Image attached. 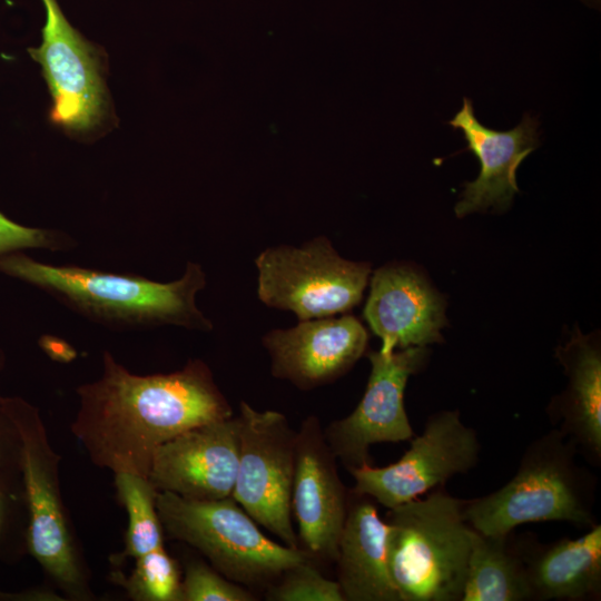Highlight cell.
I'll list each match as a JSON object with an SVG mask.
<instances>
[{
  "label": "cell",
  "mask_w": 601,
  "mask_h": 601,
  "mask_svg": "<svg viewBox=\"0 0 601 601\" xmlns=\"http://www.w3.org/2000/svg\"><path fill=\"white\" fill-rule=\"evenodd\" d=\"M70 431L92 464L148 477L155 451L190 428L230 418L210 368L190 359L178 371L139 375L102 353L100 376L77 387Z\"/></svg>",
  "instance_id": "1"
},
{
  "label": "cell",
  "mask_w": 601,
  "mask_h": 601,
  "mask_svg": "<svg viewBox=\"0 0 601 601\" xmlns=\"http://www.w3.org/2000/svg\"><path fill=\"white\" fill-rule=\"evenodd\" d=\"M0 273L29 284L83 317L118 329L174 325L208 332L213 323L196 304L206 274L188 262L176 280L161 283L131 273L53 265L21 252L0 254Z\"/></svg>",
  "instance_id": "2"
},
{
  "label": "cell",
  "mask_w": 601,
  "mask_h": 601,
  "mask_svg": "<svg viewBox=\"0 0 601 601\" xmlns=\"http://www.w3.org/2000/svg\"><path fill=\"white\" fill-rule=\"evenodd\" d=\"M578 447L553 427L525 449L515 474L496 491L464 502L469 525L484 535H508L531 522L595 524V479L577 464Z\"/></svg>",
  "instance_id": "3"
},
{
  "label": "cell",
  "mask_w": 601,
  "mask_h": 601,
  "mask_svg": "<svg viewBox=\"0 0 601 601\" xmlns=\"http://www.w3.org/2000/svg\"><path fill=\"white\" fill-rule=\"evenodd\" d=\"M443 491L390 509L386 555L401 601H461L473 529Z\"/></svg>",
  "instance_id": "4"
},
{
  "label": "cell",
  "mask_w": 601,
  "mask_h": 601,
  "mask_svg": "<svg viewBox=\"0 0 601 601\" xmlns=\"http://www.w3.org/2000/svg\"><path fill=\"white\" fill-rule=\"evenodd\" d=\"M2 401L22 444L28 553L67 600H92L88 570L61 496V456L49 442L38 407L19 396H3Z\"/></svg>",
  "instance_id": "5"
},
{
  "label": "cell",
  "mask_w": 601,
  "mask_h": 601,
  "mask_svg": "<svg viewBox=\"0 0 601 601\" xmlns=\"http://www.w3.org/2000/svg\"><path fill=\"white\" fill-rule=\"evenodd\" d=\"M162 530L198 550L220 574L247 587L270 585L289 568L312 559L275 542L231 497L199 501L158 491Z\"/></svg>",
  "instance_id": "6"
},
{
  "label": "cell",
  "mask_w": 601,
  "mask_h": 601,
  "mask_svg": "<svg viewBox=\"0 0 601 601\" xmlns=\"http://www.w3.org/2000/svg\"><path fill=\"white\" fill-rule=\"evenodd\" d=\"M255 264L258 298L269 307L293 312L298 321L351 311L362 300L371 274L368 263L341 257L326 237L299 247L266 248Z\"/></svg>",
  "instance_id": "7"
},
{
  "label": "cell",
  "mask_w": 601,
  "mask_h": 601,
  "mask_svg": "<svg viewBox=\"0 0 601 601\" xmlns=\"http://www.w3.org/2000/svg\"><path fill=\"white\" fill-rule=\"evenodd\" d=\"M235 418L238 469L231 497L283 544L298 549L292 523L296 431L283 413L257 411L246 402Z\"/></svg>",
  "instance_id": "8"
},
{
  "label": "cell",
  "mask_w": 601,
  "mask_h": 601,
  "mask_svg": "<svg viewBox=\"0 0 601 601\" xmlns=\"http://www.w3.org/2000/svg\"><path fill=\"white\" fill-rule=\"evenodd\" d=\"M411 440L410 449L395 463L349 470L355 481L352 493L390 510L467 473L479 462L476 432L462 422L459 411L434 413L422 434Z\"/></svg>",
  "instance_id": "9"
},
{
  "label": "cell",
  "mask_w": 601,
  "mask_h": 601,
  "mask_svg": "<svg viewBox=\"0 0 601 601\" xmlns=\"http://www.w3.org/2000/svg\"><path fill=\"white\" fill-rule=\"evenodd\" d=\"M426 357L425 346L368 353L371 373L359 403L349 415L323 428L333 454L348 471L370 464L371 445L414 436L404 392L408 377L423 366Z\"/></svg>",
  "instance_id": "10"
},
{
  "label": "cell",
  "mask_w": 601,
  "mask_h": 601,
  "mask_svg": "<svg viewBox=\"0 0 601 601\" xmlns=\"http://www.w3.org/2000/svg\"><path fill=\"white\" fill-rule=\"evenodd\" d=\"M46 23L39 47L28 52L48 83L58 126L86 132L100 125L106 112V91L99 57L93 47L66 19L57 0H42Z\"/></svg>",
  "instance_id": "11"
},
{
  "label": "cell",
  "mask_w": 601,
  "mask_h": 601,
  "mask_svg": "<svg viewBox=\"0 0 601 601\" xmlns=\"http://www.w3.org/2000/svg\"><path fill=\"white\" fill-rule=\"evenodd\" d=\"M321 421L307 416L296 431L292 512L298 545L313 560L335 562L348 499Z\"/></svg>",
  "instance_id": "12"
},
{
  "label": "cell",
  "mask_w": 601,
  "mask_h": 601,
  "mask_svg": "<svg viewBox=\"0 0 601 601\" xmlns=\"http://www.w3.org/2000/svg\"><path fill=\"white\" fill-rule=\"evenodd\" d=\"M238 469L236 418L199 425L162 443L148 480L157 491L211 501L231 496Z\"/></svg>",
  "instance_id": "13"
},
{
  "label": "cell",
  "mask_w": 601,
  "mask_h": 601,
  "mask_svg": "<svg viewBox=\"0 0 601 601\" xmlns=\"http://www.w3.org/2000/svg\"><path fill=\"white\" fill-rule=\"evenodd\" d=\"M367 332L352 315L327 316L273 329L263 338L272 359V375L303 391L344 375L364 354Z\"/></svg>",
  "instance_id": "14"
},
{
  "label": "cell",
  "mask_w": 601,
  "mask_h": 601,
  "mask_svg": "<svg viewBox=\"0 0 601 601\" xmlns=\"http://www.w3.org/2000/svg\"><path fill=\"white\" fill-rule=\"evenodd\" d=\"M461 130L467 142L465 150L480 160L479 177L465 184L461 200L455 206L457 217L493 207L505 210L519 193L516 169L521 161L540 146L539 122L529 114L511 130L497 131L482 125L470 99L449 122Z\"/></svg>",
  "instance_id": "15"
},
{
  "label": "cell",
  "mask_w": 601,
  "mask_h": 601,
  "mask_svg": "<svg viewBox=\"0 0 601 601\" xmlns=\"http://www.w3.org/2000/svg\"><path fill=\"white\" fill-rule=\"evenodd\" d=\"M444 309V300L421 274L386 265L372 276L364 317L381 338V349L395 351L441 342Z\"/></svg>",
  "instance_id": "16"
},
{
  "label": "cell",
  "mask_w": 601,
  "mask_h": 601,
  "mask_svg": "<svg viewBox=\"0 0 601 601\" xmlns=\"http://www.w3.org/2000/svg\"><path fill=\"white\" fill-rule=\"evenodd\" d=\"M354 495L335 560L344 601H401L387 564V523L370 497Z\"/></svg>",
  "instance_id": "17"
},
{
  "label": "cell",
  "mask_w": 601,
  "mask_h": 601,
  "mask_svg": "<svg viewBox=\"0 0 601 601\" xmlns=\"http://www.w3.org/2000/svg\"><path fill=\"white\" fill-rule=\"evenodd\" d=\"M516 543V541H515ZM532 600L579 601L601 593V525L578 539L518 542Z\"/></svg>",
  "instance_id": "18"
},
{
  "label": "cell",
  "mask_w": 601,
  "mask_h": 601,
  "mask_svg": "<svg viewBox=\"0 0 601 601\" xmlns=\"http://www.w3.org/2000/svg\"><path fill=\"white\" fill-rule=\"evenodd\" d=\"M566 387L548 411L554 427L598 464L601 460V353L589 336L577 332L559 347Z\"/></svg>",
  "instance_id": "19"
},
{
  "label": "cell",
  "mask_w": 601,
  "mask_h": 601,
  "mask_svg": "<svg viewBox=\"0 0 601 601\" xmlns=\"http://www.w3.org/2000/svg\"><path fill=\"white\" fill-rule=\"evenodd\" d=\"M532 600L525 566L508 535H484L473 529L461 601Z\"/></svg>",
  "instance_id": "20"
},
{
  "label": "cell",
  "mask_w": 601,
  "mask_h": 601,
  "mask_svg": "<svg viewBox=\"0 0 601 601\" xmlns=\"http://www.w3.org/2000/svg\"><path fill=\"white\" fill-rule=\"evenodd\" d=\"M117 496L128 515L122 552L110 556L120 566L128 558H138L162 545V526L156 508L158 491L148 480L131 473H116Z\"/></svg>",
  "instance_id": "21"
},
{
  "label": "cell",
  "mask_w": 601,
  "mask_h": 601,
  "mask_svg": "<svg viewBox=\"0 0 601 601\" xmlns=\"http://www.w3.org/2000/svg\"><path fill=\"white\" fill-rule=\"evenodd\" d=\"M110 578L134 601H181L180 571L164 544L136 558L128 577L115 569Z\"/></svg>",
  "instance_id": "22"
},
{
  "label": "cell",
  "mask_w": 601,
  "mask_h": 601,
  "mask_svg": "<svg viewBox=\"0 0 601 601\" xmlns=\"http://www.w3.org/2000/svg\"><path fill=\"white\" fill-rule=\"evenodd\" d=\"M28 508L21 470L0 471V562L28 553Z\"/></svg>",
  "instance_id": "23"
},
{
  "label": "cell",
  "mask_w": 601,
  "mask_h": 601,
  "mask_svg": "<svg viewBox=\"0 0 601 601\" xmlns=\"http://www.w3.org/2000/svg\"><path fill=\"white\" fill-rule=\"evenodd\" d=\"M272 601H344L337 581L325 578L308 559L287 569L268 591Z\"/></svg>",
  "instance_id": "24"
},
{
  "label": "cell",
  "mask_w": 601,
  "mask_h": 601,
  "mask_svg": "<svg viewBox=\"0 0 601 601\" xmlns=\"http://www.w3.org/2000/svg\"><path fill=\"white\" fill-rule=\"evenodd\" d=\"M242 584L230 581L203 561L190 560L181 579V601H254Z\"/></svg>",
  "instance_id": "25"
},
{
  "label": "cell",
  "mask_w": 601,
  "mask_h": 601,
  "mask_svg": "<svg viewBox=\"0 0 601 601\" xmlns=\"http://www.w3.org/2000/svg\"><path fill=\"white\" fill-rule=\"evenodd\" d=\"M75 246L76 240L62 231L20 225L0 211V254L23 249L67 250Z\"/></svg>",
  "instance_id": "26"
},
{
  "label": "cell",
  "mask_w": 601,
  "mask_h": 601,
  "mask_svg": "<svg viewBox=\"0 0 601 601\" xmlns=\"http://www.w3.org/2000/svg\"><path fill=\"white\" fill-rule=\"evenodd\" d=\"M0 393V471L21 470L20 434L3 406Z\"/></svg>",
  "instance_id": "27"
},
{
  "label": "cell",
  "mask_w": 601,
  "mask_h": 601,
  "mask_svg": "<svg viewBox=\"0 0 601 601\" xmlns=\"http://www.w3.org/2000/svg\"><path fill=\"white\" fill-rule=\"evenodd\" d=\"M39 346L56 362L69 363L77 357L76 349L59 337L43 335L39 339Z\"/></svg>",
  "instance_id": "28"
},
{
  "label": "cell",
  "mask_w": 601,
  "mask_h": 601,
  "mask_svg": "<svg viewBox=\"0 0 601 601\" xmlns=\"http://www.w3.org/2000/svg\"><path fill=\"white\" fill-rule=\"evenodd\" d=\"M40 600V601H66L65 598H60L51 589H32L31 591H26L20 594H8L0 591V600Z\"/></svg>",
  "instance_id": "29"
},
{
  "label": "cell",
  "mask_w": 601,
  "mask_h": 601,
  "mask_svg": "<svg viewBox=\"0 0 601 601\" xmlns=\"http://www.w3.org/2000/svg\"><path fill=\"white\" fill-rule=\"evenodd\" d=\"M6 366V354L0 348V372H2V370Z\"/></svg>",
  "instance_id": "30"
}]
</instances>
